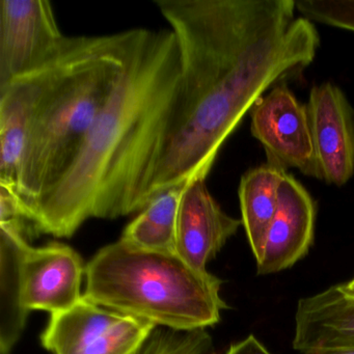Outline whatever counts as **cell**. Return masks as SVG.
<instances>
[{
	"label": "cell",
	"mask_w": 354,
	"mask_h": 354,
	"mask_svg": "<svg viewBox=\"0 0 354 354\" xmlns=\"http://www.w3.org/2000/svg\"><path fill=\"white\" fill-rule=\"evenodd\" d=\"M28 236L13 225H0V353L10 354L21 337L28 313L22 306L20 259Z\"/></svg>",
	"instance_id": "obj_14"
},
{
	"label": "cell",
	"mask_w": 354,
	"mask_h": 354,
	"mask_svg": "<svg viewBox=\"0 0 354 354\" xmlns=\"http://www.w3.org/2000/svg\"><path fill=\"white\" fill-rule=\"evenodd\" d=\"M84 299L155 326L207 328L227 308L221 279L198 271L175 252L144 250L120 239L86 266Z\"/></svg>",
	"instance_id": "obj_4"
},
{
	"label": "cell",
	"mask_w": 354,
	"mask_h": 354,
	"mask_svg": "<svg viewBox=\"0 0 354 354\" xmlns=\"http://www.w3.org/2000/svg\"><path fill=\"white\" fill-rule=\"evenodd\" d=\"M86 266L77 252L59 242L41 248L30 243L20 259L21 302L28 312L42 310L51 315L73 308L80 292Z\"/></svg>",
	"instance_id": "obj_8"
},
{
	"label": "cell",
	"mask_w": 354,
	"mask_h": 354,
	"mask_svg": "<svg viewBox=\"0 0 354 354\" xmlns=\"http://www.w3.org/2000/svg\"><path fill=\"white\" fill-rule=\"evenodd\" d=\"M187 185L178 184L156 194L126 227L121 239L144 250L176 254L178 211Z\"/></svg>",
	"instance_id": "obj_16"
},
{
	"label": "cell",
	"mask_w": 354,
	"mask_h": 354,
	"mask_svg": "<svg viewBox=\"0 0 354 354\" xmlns=\"http://www.w3.org/2000/svg\"><path fill=\"white\" fill-rule=\"evenodd\" d=\"M306 107L320 179L345 185L354 174L353 109L330 82L312 88Z\"/></svg>",
	"instance_id": "obj_9"
},
{
	"label": "cell",
	"mask_w": 354,
	"mask_h": 354,
	"mask_svg": "<svg viewBox=\"0 0 354 354\" xmlns=\"http://www.w3.org/2000/svg\"><path fill=\"white\" fill-rule=\"evenodd\" d=\"M177 39L180 80L142 192L210 173L223 142L270 88L301 75L320 37L295 0H155ZM140 210V211H142Z\"/></svg>",
	"instance_id": "obj_1"
},
{
	"label": "cell",
	"mask_w": 354,
	"mask_h": 354,
	"mask_svg": "<svg viewBox=\"0 0 354 354\" xmlns=\"http://www.w3.org/2000/svg\"><path fill=\"white\" fill-rule=\"evenodd\" d=\"M298 13L310 21L354 32V0H295Z\"/></svg>",
	"instance_id": "obj_18"
},
{
	"label": "cell",
	"mask_w": 354,
	"mask_h": 354,
	"mask_svg": "<svg viewBox=\"0 0 354 354\" xmlns=\"http://www.w3.org/2000/svg\"><path fill=\"white\" fill-rule=\"evenodd\" d=\"M155 325L82 299L51 315L42 344L53 354H136Z\"/></svg>",
	"instance_id": "obj_5"
},
{
	"label": "cell",
	"mask_w": 354,
	"mask_h": 354,
	"mask_svg": "<svg viewBox=\"0 0 354 354\" xmlns=\"http://www.w3.org/2000/svg\"><path fill=\"white\" fill-rule=\"evenodd\" d=\"M286 171L273 165H261L241 178L239 200L242 225L256 261L262 254L269 227L279 207V186Z\"/></svg>",
	"instance_id": "obj_15"
},
{
	"label": "cell",
	"mask_w": 354,
	"mask_h": 354,
	"mask_svg": "<svg viewBox=\"0 0 354 354\" xmlns=\"http://www.w3.org/2000/svg\"><path fill=\"white\" fill-rule=\"evenodd\" d=\"M66 38L47 0H0V86L40 69Z\"/></svg>",
	"instance_id": "obj_6"
},
{
	"label": "cell",
	"mask_w": 354,
	"mask_h": 354,
	"mask_svg": "<svg viewBox=\"0 0 354 354\" xmlns=\"http://www.w3.org/2000/svg\"><path fill=\"white\" fill-rule=\"evenodd\" d=\"M252 136L262 144L269 165L296 169L320 179L308 107L287 84L271 88L252 109Z\"/></svg>",
	"instance_id": "obj_7"
},
{
	"label": "cell",
	"mask_w": 354,
	"mask_h": 354,
	"mask_svg": "<svg viewBox=\"0 0 354 354\" xmlns=\"http://www.w3.org/2000/svg\"><path fill=\"white\" fill-rule=\"evenodd\" d=\"M354 346V296L331 286L298 301L293 348L300 353L314 348Z\"/></svg>",
	"instance_id": "obj_13"
},
{
	"label": "cell",
	"mask_w": 354,
	"mask_h": 354,
	"mask_svg": "<svg viewBox=\"0 0 354 354\" xmlns=\"http://www.w3.org/2000/svg\"><path fill=\"white\" fill-rule=\"evenodd\" d=\"M242 221L225 212L211 196L204 179L192 180L186 186L178 211L175 252L198 271L235 235Z\"/></svg>",
	"instance_id": "obj_10"
},
{
	"label": "cell",
	"mask_w": 354,
	"mask_h": 354,
	"mask_svg": "<svg viewBox=\"0 0 354 354\" xmlns=\"http://www.w3.org/2000/svg\"><path fill=\"white\" fill-rule=\"evenodd\" d=\"M339 285H341L342 289H343L344 291L347 292L350 295L354 296V279L348 281V283H339Z\"/></svg>",
	"instance_id": "obj_21"
},
{
	"label": "cell",
	"mask_w": 354,
	"mask_h": 354,
	"mask_svg": "<svg viewBox=\"0 0 354 354\" xmlns=\"http://www.w3.org/2000/svg\"><path fill=\"white\" fill-rule=\"evenodd\" d=\"M129 37L130 30L67 37L40 68V93L17 194L30 216L71 167L106 104L123 69Z\"/></svg>",
	"instance_id": "obj_3"
},
{
	"label": "cell",
	"mask_w": 354,
	"mask_h": 354,
	"mask_svg": "<svg viewBox=\"0 0 354 354\" xmlns=\"http://www.w3.org/2000/svg\"><path fill=\"white\" fill-rule=\"evenodd\" d=\"M136 354H216L206 328L178 330L156 326Z\"/></svg>",
	"instance_id": "obj_17"
},
{
	"label": "cell",
	"mask_w": 354,
	"mask_h": 354,
	"mask_svg": "<svg viewBox=\"0 0 354 354\" xmlns=\"http://www.w3.org/2000/svg\"><path fill=\"white\" fill-rule=\"evenodd\" d=\"M316 205L306 188L286 174L279 186V207L269 227L260 258L259 274L279 272L293 266L314 241Z\"/></svg>",
	"instance_id": "obj_11"
},
{
	"label": "cell",
	"mask_w": 354,
	"mask_h": 354,
	"mask_svg": "<svg viewBox=\"0 0 354 354\" xmlns=\"http://www.w3.org/2000/svg\"><path fill=\"white\" fill-rule=\"evenodd\" d=\"M40 86L38 69L0 86V186L16 196Z\"/></svg>",
	"instance_id": "obj_12"
},
{
	"label": "cell",
	"mask_w": 354,
	"mask_h": 354,
	"mask_svg": "<svg viewBox=\"0 0 354 354\" xmlns=\"http://www.w3.org/2000/svg\"><path fill=\"white\" fill-rule=\"evenodd\" d=\"M301 354H354V346L345 347L314 348Z\"/></svg>",
	"instance_id": "obj_20"
},
{
	"label": "cell",
	"mask_w": 354,
	"mask_h": 354,
	"mask_svg": "<svg viewBox=\"0 0 354 354\" xmlns=\"http://www.w3.org/2000/svg\"><path fill=\"white\" fill-rule=\"evenodd\" d=\"M180 80L171 30H130L123 69L65 175L30 211L37 232L71 237L90 218L142 210Z\"/></svg>",
	"instance_id": "obj_2"
},
{
	"label": "cell",
	"mask_w": 354,
	"mask_h": 354,
	"mask_svg": "<svg viewBox=\"0 0 354 354\" xmlns=\"http://www.w3.org/2000/svg\"><path fill=\"white\" fill-rule=\"evenodd\" d=\"M227 354H271L254 335H250L243 341L234 344Z\"/></svg>",
	"instance_id": "obj_19"
}]
</instances>
